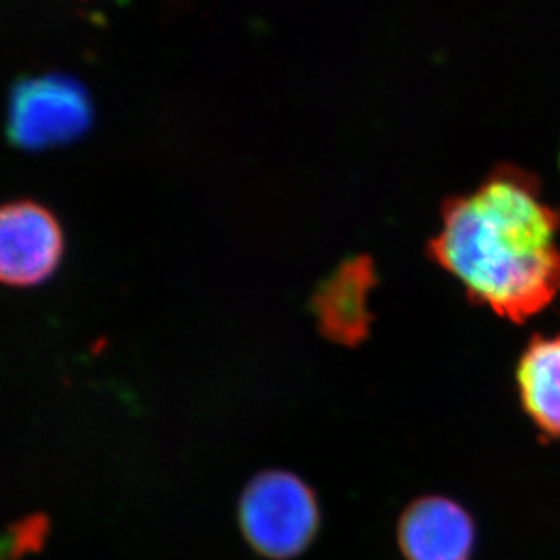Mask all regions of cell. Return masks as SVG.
<instances>
[{"mask_svg":"<svg viewBox=\"0 0 560 560\" xmlns=\"http://www.w3.org/2000/svg\"><path fill=\"white\" fill-rule=\"evenodd\" d=\"M559 229L534 176L502 165L444 206L430 254L474 302L523 323L560 294Z\"/></svg>","mask_w":560,"mask_h":560,"instance_id":"6da1fadb","label":"cell"},{"mask_svg":"<svg viewBox=\"0 0 560 560\" xmlns=\"http://www.w3.org/2000/svg\"><path fill=\"white\" fill-rule=\"evenodd\" d=\"M238 521L245 540L258 556L294 559L316 539V493L291 471H264L245 487L238 502Z\"/></svg>","mask_w":560,"mask_h":560,"instance_id":"7a4b0ae2","label":"cell"},{"mask_svg":"<svg viewBox=\"0 0 560 560\" xmlns=\"http://www.w3.org/2000/svg\"><path fill=\"white\" fill-rule=\"evenodd\" d=\"M8 115L11 142L24 149H46L79 138L90 126L91 106L79 82L46 74L13 88Z\"/></svg>","mask_w":560,"mask_h":560,"instance_id":"3957f363","label":"cell"},{"mask_svg":"<svg viewBox=\"0 0 560 560\" xmlns=\"http://www.w3.org/2000/svg\"><path fill=\"white\" fill-rule=\"evenodd\" d=\"M62 256V231L35 201L8 203L0 214V278L5 285L33 287L48 280Z\"/></svg>","mask_w":560,"mask_h":560,"instance_id":"277c9868","label":"cell"},{"mask_svg":"<svg viewBox=\"0 0 560 560\" xmlns=\"http://www.w3.org/2000/svg\"><path fill=\"white\" fill-rule=\"evenodd\" d=\"M374 287V264L363 254L345 259L325 278L311 298V311L323 338L341 347H360L371 334L369 296Z\"/></svg>","mask_w":560,"mask_h":560,"instance_id":"5b68a950","label":"cell"},{"mask_svg":"<svg viewBox=\"0 0 560 560\" xmlns=\"http://www.w3.org/2000/svg\"><path fill=\"white\" fill-rule=\"evenodd\" d=\"M474 539L470 515L457 502L434 495L412 502L397 526L407 560H470Z\"/></svg>","mask_w":560,"mask_h":560,"instance_id":"8992f818","label":"cell"},{"mask_svg":"<svg viewBox=\"0 0 560 560\" xmlns=\"http://www.w3.org/2000/svg\"><path fill=\"white\" fill-rule=\"evenodd\" d=\"M523 407L540 432L560 438V334L535 338L517 369Z\"/></svg>","mask_w":560,"mask_h":560,"instance_id":"52a82bcc","label":"cell"},{"mask_svg":"<svg viewBox=\"0 0 560 560\" xmlns=\"http://www.w3.org/2000/svg\"><path fill=\"white\" fill-rule=\"evenodd\" d=\"M48 532L49 521L43 513L30 515L11 524L2 542V560H21L27 553L43 550Z\"/></svg>","mask_w":560,"mask_h":560,"instance_id":"ba28073f","label":"cell"}]
</instances>
